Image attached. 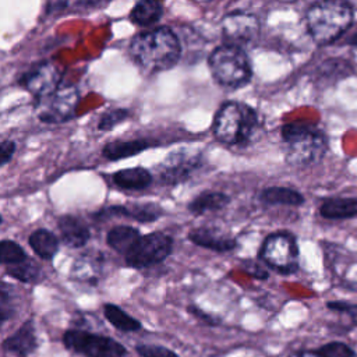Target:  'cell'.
I'll return each mask as SVG.
<instances>
[{
	"mask_svg": "<svg viewBox=\"0 0 357 357\" xmlns=\"http://www.w3.org/2000/svg\"><path fill=\"white\" fill-rule=\"evenodd\" d=\"M17 145L11 139H4L0 144V166L4 167L8 162H11L14 153H15Z\"/></svg>",
	"mask_w": 357,
	"mask_h": 357,
	"instance_id": "cell-35",
	"label": "cell"
},
{
	"mask_svg": "<svg viewBox=\"0 0 357 357\" xmlns=\"http://www.w3.org/2000/svg\"><path fill=\"white\" fill-rule=\"evenodd\" d=\"M293 357H322L317 350L315 351H311V350H304V351H300L297 354H294Z\"/></svg>",
	"mask_w": 357,
	"mask_h": 357,
	"instance_id": "cell-37",
	"label": "cell"
},
{
	"mask_svg": "<svg viewBox=\"0 0 357 357\" xmlns=\"http://www.w3.org/2000/svg\"><path fill=\"white\" fill-rule=\"evenodd\" d=\"M244 271H245L250 276L257 278V279H266V278L269 276V273H268L262 266H259L258 264L251 262V261H247V262L244 264Z\"/></svg>",
	"mask_w": 357,
	"mask_h": 357,
	"instance_id": "cell-36",
	"label": "cell"
},
{
	"mask_svg": "<svg viewBox=\"0 0 357 357\" xmlns=\"http://www.w3.org/2000/svg\"><path fill=\"white\" fill-rule=\"evenodd\" d=\"M128 117H130V112L127 109H112V110H107L106 113H103L100 116L99 123H98V128L100 131H110L116 126H119L123 121H126Z\"/></svg>",
	"mask_w": 357,
	"mask_h": 357,
	"instance_id": "cell-30",
	"label": "cell"
},
{
	"mask_svg": "<svg viewBox=\"0 0 357 357\" xmlns=\"http://www.w3.org/2000/svg\"><path fill=\"white\" fill-rule=\"evenodd\" d=\"M259 22L255 15L244 11H234L222 20V36L226 43L243 46L257 38Z\"/></svg>",
	"mask_w": 357,
	"mask_h": 357,
	"instance_id": "cell-12",
	"label": "cell"
},
{
	"mask_svg": "<svg viewBox=\"0 0 357 357\" xmlns=\"http://www.w3.org/2000/svg\"><path fill=\"white\" fill-rule=\"evenodd\" d=\"M21 84L36 100L53 93L61 85V74L54 64L42 61L31 67L21 77Z\"/></svg>",
	"mask_w": 357,
	"mask_h": 357,
	"instance_id": "cell-11",
	"label": "cell"
},
{
	"mask_svg": "<svg viewBox=\"0 0 357 357\" xmlns=\"http://www.w3.org/2000/svg\"><path fill=\"white\" fill-rule=\"evenodd\" d=\"M230 204V197L220 191H202L192 198L187 209L192 215H204L208 212H216L226 208Z\"/></svg>",
	"mask_w": 357,
	"mask_h": 357,
	"instance_id": "cell-21",
	"label": "cell"
},
{
	"mask_svg": "<svg viewBox=\"0 0 357 357\" xmlns=\"http://www.w3.org/2000/svg\"><path fill=\"white\" fill-rule=\"evenodd\" d=\"M187 311H188L191 315H194L197 319H199L201 322H204V324H206V325L216 326V325L220 324V318H219V317H215V315H212V314L205 312L201 307H197L195 304H190V305L187 307Z\"/></svg>",
	"mask_w": 357,
	"mask_h": 357,
	"instance_id": "cell-34",
	"label": "cell"
},
{
	"mask_svg": "<svg viewBox=\"0 0 357 357\" xmlns=\"http://www.w3.org/2000/svg\"><path fill=\"white\" fill-rule=\"evenodd\" d=\"M17 312V304L14 300V294L11 293V287L8 283L3 282L0 284V321L4 325L10 321Z\"/></svg>",
	"mask_w": 357,
	"mask_h": 357,
	"instance_id": "cell-29",
	"label": "cell"
},
{
	"mask_svg": "<svg viewBox=\"0 0 357 357\" xmlns=\"http://www.w3.org/2000/svg\"><path fill=\"white\" fill-rule=\"evenodd\" d=\"M208 63L212 77L222 86L236 89L251 79V61L241 46L220 45L211 53Z\"/></svg>",
	"mask_w": 357,
	"mask_h": 357,
	"instance_id": "cell-5",
	"label": "cell"
},
{
	"mask_svg": "<svg viewBox=\"0 0 357 357\" xmlns=\"http://www.w3.org/2000/svg\"><path fill=\"white\" fill-rule=\"evenodd\" d=\"M132 59L146 71L158 73L173 68L180 56L181 46L176 33L167 26L144 31L135 35L130 45Z\"/></svg>",
	"mask_w": 357,
	"mask_h": 357,
	"instance_id": "cell-1",
	"label": "cell"
},
{
	"mask_svg": "<svg viewBox=\"0 0 357 357\" xmlns=\"http://www.w3.org/2000/svg\"><path fill=\"white\" fill-rule=\"evenodd\" d=\"M163 215L160 205L153 202L145 204H131V205H107L92 213V218L96 220H105L114 216H124L134 219L139 223H151L158 220Z\"/></svg>",
	"mask_w": 357,
	"mask_h": 357,
	"instance_id": "cell-13",
	"label": "cell"
},
{
	"mask_svg": "<svg viewBox=\"0 0 357 357\" xmlns=\"http://www.w3.org/2000/svg\"><path fill=\"white\" fill-rule=\"evenodd\" d=\"M28 244L39 258L45 261H52L59 252L60 240L49 229L39 227L29 234Z\"/></svg>",
	"mask_w": 357,
	"mask_h": 357,
	"instance_id": "cell-19",
	"label": "cell"
},
{
	"mask_svg": "<svg viewBox=\"0 0 357 357\" xmlns=\"http://www.w3.org/2000/svg\"><path fill=\"white\" fill-rule=\"evenodd\" d=\"M259 202L264 205H287V206H300L304 204V197L294 188L290 187H265L258 194Z\"/></svg>",
	"mask_w": 357,
	"mask_h": 357,
	"instance_id": "cell-20",
	"label": "cell"
},
{
	"mask_svg": "<svg viewBox=\"0 0 357 357\" xmlns=\"http://www.w3.org/2000/svg\"><path fill=\"white\" fill-rule=\"evenodd\" d=\"M257 127V112L247 103L230 100L218 109L212 123V132L222 144L244 145L251 139Z\"/></svg>",
	"mask_w": 357,
	"mask_h": 357,
	"instance_id": "cell-3",
	"label": "cell"
},
{
	"mask_svg": "<svg viewBox=\"0 0 357 357\" xmlns=\"http://www.w3.org/2000/svg\"><path fill=\"white\" fill-rule=\"evenodd\" d=\"M204 165L202 153L177 149L170 152L156 167L158 181L162 185L173 187L192 177Z\"/></svg>",
	"mask_w": 357,
	"mask_h": 357,
	"instance_id": "cell-10",
	"label": "cell"
},
{
	"mask_svg": "<svg viewBox=\"0 0 357 357\" xmlns=\"http://www.w3.org/2000/svg\"><path fill=\"white\" fill-rule=\"evenodd\" d=\"M326 307L332 311L346 314L357 325V304H351V303H346V301H329L326 304Z\"/></svg>",
	"mask_w": 357,
	"mask_h": 357,
	"instance_id": "cell-33",
	"label": "cell"
},
{
	"mask_svg": "<svg viewBox=\"0 0 357 357\" xmlns=\"http://www.w3.org/2000/svg\"><path fill=\"white\" fill-rule=\"evenodd\" d=\"M79 93L75 86L60 85L53 93L36 99L35 112L40 121L46 124H60L75 116Z\"/></svg>",
	"mask_w": 357,
	"mask_h": 357,
	"instance_id": "cell-9",
	"label": "cell"
},
{
	"mask_svg": "<svg viewBox=\"0 0 357 357\" xmlns=\"http://www.w3.org/2000/svg\"><path fill=\"white\" fill-rule=\"evenodd\" d=\"M141 236L142 234L137 227L128 225H119L107 231L106 243L112 250L124 257Z\"/></svg>",
	"mask_w": 357,
	"mask_h": 357,
	"instance_id": "cell-22",
	"label": "cell"
},
{
	"mask_svg": "<svg viewBox=\"0 0 357 357\" xmlns=\"http://www.w3.org/2000/svg\"><path fill=\"white\" fill-rule=\"evenodd\" d=\"M100 273V257L82 254L79 255L71 268V276L77 282H84L89 284H95L99 280Z\"/></svg>",
	"mask_w": 357,
	"mask_h": 357,
	"instance_id": "cell-23",
	"label": "cell"
},
{
	"mask_svg": "<svg viewBox=\"0 0 357 357\" xmlns=\"http://www.w3.org/2000/svg\"><path fill=\"white\" fill-rule=\"evenodd\" d=\"M112 181L116 187L121 190L141 191L148 188L152 184L153 176L148 169L137 166V167L117 170L116 173H113Z\"/></svg>",
	"mask_w": 357,
	"mask_h": 357,
	"instance_id": "cell-17",
	"label": "cell"
},
{
	"mask_svg": "<svg viewBox=\"0 0 357 357\" xmlns=\"http://www.w3.org/2000/svg\"><path fill=\"white\" fill-rule=\"evenodd\" d=\"M135 351L139 357H180L172 349L160 344H138Z\"/></svg>",
	"mask_w": 357,
	"mask_h": 357,
	"instance_id": "cell-32",
	"label": "cell"
},
{
	"mask_svg": "<svg viewBox=\"0 0 357 357\" xmlns=\"http://www.w3.org/2000/svg\"><path fill=\"white\" fill-rule=\"evenodd\" d=\"M103 315L106 321L120 332H138L142 328V324L137 318L131 317L121 307L113 303L103 304Z\"/></svg>",
	"mask_w": 357,
	"mask_h": 357,
	"instance_id": "cell-24",
	"label": "cell"
},
{
	"mask_svg": "<svg viewBox=\"0 0 357 357\" xmlns=\"http://www.w3.org/2000/svg\"><path fill=\"white\" fill-rule=\"evenodd\" d=\"M188 240L201 248L215 252H229L238 247L234 237H230L229 234L212 227H197L191 230L188 233Z\"/></svg>",
	"mask_w": 357,
	"mask_h": 357,
	"instance_id": "cell-15",
	"label": "cell"
},
{
	"mask_svg": "<svg viewBox=\"0 0 357 357\" xmlns=\"http://www.w3.org/2000/svg\"><path fill=\"white\" fill-rule=\"evenodd\" d=\"M259 258L279 273H294L298 269V247L294 236L287 231L268 234L261 245Z\"/></svg>",
	"mask_w": 357,
	"mask_h": 357,
	"instance_id": "cell-7",
	"label": "cell"
},
{
	"mask_svg": "<svg viewBox=\"0 0 357 357\" xmlns=\"http://www.w3.org/2000/svg\"><path fill=\"white\" fill-rule=\"evenodd\" d=\"M163 7L159 0H138L130 13V20L139 26H149L160 20Z\"/></svg>",
	"mask_w": 357,
	"mask_h": 357,
	"instance_id": "cell-26",
	"label": "cell"
},
{
	"mask_svg": "<svg viewBox=\"0 0 357 357\" xmlns=\"http://www.w3.org/2000/svg\"><path fill=\"white\" fill-rule=\"evenodd\" d=\"M4 268H6V273L10 278L21 283H36L42 276L39 265L31 258H26L25 261H21L18 264L8 265Z\"/></svg>",
	"mask_w": 357,
	"mask_h": 357,
	"instance_id": "cell-27",
	"label": "cell"
},
{
	"mask_svg": "<svg viewBox=\"0 0 357 357\" xmlns=\"http://www.w3.org/2000/svg\"><path fill=\"white\" fill-rule=\"evenodd\" d=\"M153 146L152 142L146 141V139H117V141H112L107 142L103 149H102V156L107 160L116 162L120 159H126L134 155H138L141 152H144L145 149Z\"/></svg>",
	"mask_w": 357,
	"mask_h": 357,
	"instance_id": "cell-18",
	"label": "cell"
},
{
	"mask_svg": "<svg viewBox=\"0 0 357 357\" xmlns=\"http://www.w3.org/2000/svg\"><path fill=\"white\" fill-rule=\"evenodd\" d=\"M173 251L172 236L163 231H152L142 234L130 251L124 255L127 266L134 269H145L163 262Z\"/></svg>",
	"mask_w": 357,
	"mask_h": 357,
	"instance_id": "cell-8",
	"label": "cell"
},
{
	"mask_svg": "<svg viewBox=\"0 0 357 357\" xmlns=\"http://www.w3.org/2000/svg\"><path fill=\"white\" fill-rule=\"evenodd\" d=\"M307 29L318 45L335 42L351 25L353 10L346 0H319L305 15Z\"/></svg>",
	"mask_w": 357,
	"mask_h": 357,
	"instance_id": "cell-2",
	"label": "cell"
},
{
	"mask_svg": "<svg viewBox=\"0 0 357 357\" xmlns=\"http://www.w3.org/2000/svg\"><path fill=\"white\" fill-rule=\"evenodd\" d=\"M1 349L13 357H31L38 349V336L33 319L25 321L14 333L7 336Z\"/></svg>",
	"mask_w": 357,
	"mask_h": 357,
	"instance_id": "cell-14",
	"label": "cell"
},
{
	"mask_svg": "<svg viewBox=\"0 0 357 357\" xmlns=\"http://www.w3.org/2000/svg\"><path fill=\"white\" fill-rule=\"evenodd\" d=\"M319 213L325 219H350L357 216V199L356 198H331L326 199L321 208Z\"/></svg>",
	"mask_w": 357,
	"mask_h": 357,
	"instance_id": "cell-25",
	"label": "cell"
},
{
	"mask_svg": "<svg viewBox=\"0 0 357 357\" xmlns=\"http://www.w3.org/2000/svg\"><path fill=\"white\" fill-rule=\"evenodd\" d=\"M354 43L357 45V35H356V38H354Z\"/></svg>",
	"mask_w": 357,
	"mask_h": 357,
	"instance_id": "cell-38",
	"label": "cell"
},
{
	"mask_svg": "<svg viewBox=\"0 0 357 357\" xmlns=\"http://www.w3.org/2000/svg\"><path fill=\"white\" fill-rule=\"evenodd\" d=\"M57 227L63 243L71 248H82L91 240L89 226L79 216L61 215L57 219Z\"/></svg>",
	"mask_w": 357,
	"mask_h": 357,
	"instance_id": "cell-16",
	"label": "cell"
},
{
	"mask_svg": "<svg viewBox=\"0 0 357 357\" xmlns=\"http://www.w3.org/2000/svg\"><path fill=\"white\" fill-rule=\"evenodd\" d=\"M61 340L66 349L82 357H126L128 353L116 339L81 328L67 329Z\"/></svg>",
	"mask_w": 357,
	"mask_h": 357,
	"instance_id": "cell-6",
	"label": "cell"
},
{
	"mask_svg": "<svg viewBox=\"0 0 357 357\" xmlns=\"http://www.w3.org/2000/svg\"><path fill=\"white\" fill-rule=\"evenodd\" d=\"M28 257V254L25 252V250L15 243L14 240L10 238H4L0 243V262L3 266H8V265H14L18 264L21 261H25Z\"/></svg>",
	"mask_w": 357,
	"mask_h": 357,
	"instance_id": "cell-28",
	"label": "cell"
},
{
	"mask_svg": "<svg viewBox=\"0 0 357 357\" xmlns=\"http://www.w3.org/2000/svg\"><path fill=\"white\" fill-rule=\"evenodd\" d=\"M322 357H354L351 347L342 342H329L317 350Z\"/></svg>",
	"mask_w": 357,
	"mask_h": 357,
	"instance_id": "cell-31",
	"label": "cell"
},
{
	"mask_svg": "<svg viewBox=\"0 0 357 357\" xmlns=\"http://www.w3.org/2000/svg\"><path fill=\"white\" fill-rule=\"evenodd\" d=\"M286 144V162L291 166H310L318 163L326 153L325 135L307 123H287L282 127Z\"/></svg>",
	"mask_w": 357,
	"mask_h": 357,
	"instance_id": "cell-4",
	"label": "cell"
}]
</instances>
